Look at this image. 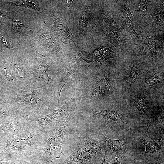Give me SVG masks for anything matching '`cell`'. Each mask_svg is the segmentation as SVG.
Instances as JSON below:
<instances>
[{
    "mask_svg": "<svg viewBox=\"0 0 164 164\" xmlns=\"http://www.w3.org/2000/svg\"><path fill=\"white\" fill-rule=\"evenodd\" d=\"M24 131L6 140L5 152L11 158H20L41 154L45 142L43 131L29 121Z\"/></svg>",
    "mask_w": 164,
    "mask_h": 164,
    "instance_id": "6da1fadb",
    "label": "cell"
},
{
    "mask_svg": "<svg viewBox=\"0 0 164 164\" xmlns=\"http://www.w3.org/2000/svg\"><path fill=\"white\" fill-rule=\"evenodd\" d=\"M94 113L98 126L116 137L126 135L133 131L132 121L120 109L104 107L97 109Z\"/></svg>",
    "mask_w": 164,
    "mask_h": 164,
    "instance_id": "7a4b0ae2",
    "label": "cell"
},
{
    "mask_svg": "<svg viewBox=\"0 0 164 164\" xmlns=\"http://www.w3.org/2000/svg\"><path fill=\"white\" fill-rule=\"evenodd\" d=\"M100 143L87 136L78 143L73 152L63 164H96L100 160Z\"/></svg>",
    "mask_w": 164,
    "mask_h": 164,
    "instance_id": "3957f363",
    "label": "cell"
},
{
    "mask_svg": "<svg viewBox=\"0 0 164 164\" xmlns=\"http://www.w3.org/2000/svg\"><path fill=\"white\" fill-rule=\"evenodd\" d=\"M38 89H32L24 94L19 89L16 98L11 97V106L26 118L38 114L46 106L45 101L39 97Z\"/></svg>",
    "mask_w": 164,
    "mask_h": 164,
    "instance_id": "277c9868",
    "label": "cell"
},
{
    "mask_svg": "<svg viewBox=\"0 0 164 164\" xmlns=\"http://www.w3.org/2000/svg\"><path fill=\"white\" fill-rule=\"evenodd\" d=\"M104 16L102 30L105 39L119 51H124L130 44L124 30L111 15L106 13Z\"/></svg>",
    "mask_w": 164,
    "mask_h": 164,
    "instance_id": "5b68a950",
    "label": "cell"
},
{
    "mask_svg": "<svg viewBox=\"0 0 164 164\" xmlns=\"http://www.w3.org/2000/svg\"><path fill=\"white\" fill-rule=\"evenodd\" d=\"M156 33L155 31L142 33L139 53L158 60L163 57L164 34Z\"/></svg>",
    "mask_w": 164,
    "mask_h": 164,
    "instance_id": "8992f818",
    "label": "cell"
},
{
    "mask_svg": "<svg viewBox=\"0 0 164 164\" xmlns=\"http://www.w3.org/2000/svg\"><path fill=\"white\" fill-rule=\"evenodd\" d=\"M116 20L124 30L128 32L134 44H138L141 41V38L135 31L133 16L127 1H116Z\"/></svg>",
    "mask_w": 164,
    "mask_h": 164,
    "instance_id": "52a82bcc",
    "label": "cell"
},
{
    "mask_svg": "<svg viewBox=\"0 0 164 164\" xmlns=\"http://www.w3.org/2000/svg\"><path fill=\"white\" fill-rule=\"evenodd\" d=\"M28 118L19 113L13 115L0 122V133L6 139L15 138L23 132L28 123Z\"/></svg>",
    "mask_w": 164,
    "mask_h": 164,
    "instance_id": "ba28073f",
    "label": "cell"
},
{
    "mask_svg": "<svg viewBox=\"0 0 164 164\" xmlns=\"http://www.w3.org/2000/svg\"><path fill=\"white\" fill-rule=\"evenodd\" d=\"M140 141L145 146V151L136 158L135 160L146 163H163V142L157 143L154 140L148 141L142 138Z\"/></svg>",
    "mask_w": 164,
    "mask_h": 164,
    "instance_id": "9c48e42d",
    "label": "cell"
},
{
    "mask_svg": "<svg viewBox=\"0 0 164 164\" xmlns=\"http://www.w3.org/2000/svg\"><path fill=\"white\" fill-rule=\"evenodd\" d=\"M32 46L36 53V67L33 72H30L29 81L27 86L31 85L38 81L43 82L48 85L53 84V80L48 74V69L51 65L50 60L46 56L40 54Z\"/></svg>",
    "mask_w": 164,
    "mask_h": 164,
    "instance_id": "30bf717a",
    "label": "cell"
},
{
    "mask_svg": "<svg viewBox=\"0 0 164 164\" xmlns=\"http://www.w3.org/2000/svg\"><path fill=\"white\" fill-rule=\"evenodd\" d=\"M43 135L46 144L41 154L44 156L47 162H51L63 155L61 149L62 143L54 136L52 131L46 134L44 131Z\"/></svg>",
    "mask_w": 164,
    "mask_h": 164,
    "instance_id": "8fae6325",
    "label": "cell"
},
{
    "mask_svg": "<svg viewBox=\"0 0 164 164\" xmlns=\"http://www.w3.org/2000/svg\"><path fill=\"white\" fill-rule=\"evenodd\" d=\"M126 136L124 135L121 139L115 140L108 138L101 134L99 137V142L102 145L103 149L111 155L124 158L127 155Z\"/></svg>",
    "mask_w": 164,
    "mask_h": 164,
    "instance_id": "7c38bea8",
    "label": "cell"
},
{
    "mask_svg": "<svg viewBox=\"0 0 164 164\" xmlns=\"http://www.w3.org/2000/svg\"><path fill=\"white\" fill-rule=\"evenodd\" d=\"M66 112V107L63 106L44 117L38 119L28 118V120L31 123L44 131L45 128L48 124L53 121H58L65 115Z\"/></svg>",
    "mask_w": 164,
    "mask_h": 164,
    "instance_id": "4fadbf2b",
    "label": "cell"
},
{
    "mask_svg": "<svg viewBox=\"0 0 164 164\" xmlns=\"http://www.w3.org/2000/svg\"><path fill=\"white\" fill-rule=\"evenodd\" d=\"M129 1L131 6L132 5L133 12L137 16L138 19L139 18V20L140 19L143 22L149 20L150 17L148 7V6L152 4L151 1L132 0Z\"/></svg>",
    "mask_w": 164,
    "mask_h": 164,
    "instance_id": "5bb4252c",
    "label": "cell"
},
{
    "mask_svg": "<svg viewBox=\"0 0 164 164\" xmlns=\"http://www.w3.org/2000/svg\"><path fill=\"white\" fill-rule=\"evenodd\" d=\"M152 6L149 14L152 18L153 26L161 31L164 32V4L159 3Z\"/></svg>",
    "mask_w": 164,
    "mask_h": 164,
    "instance_id": "9a60e30c",
    "label": "cell"
},
{
    "mask_svg": "<svg viewBox=\"0 0 164 164\" xmlns=\"http://www.w3.org/2000/svg\"><path fill=\"white\" fill-rule=\"evenodd\" d=\"M70 123V119L67 117L61 118L54 125L52 131L56 138L61 143L65 142L66 134Z\"/></svg>",
    "mask_w": 164,
    "mask_h": 164,
    "instance_id": "2e32d148",
    "label": "cell"
},
{
    "mask_svg": "<svg viewBox=\"0 0 164 164\" xmlns=\"http://www.w3.org/2000/svg\"><path fill=\"white\" fill-rule=\"evenodd\" d=\"M132 108L134 112L138 117L143 118L148 113L149 105L145 97L140 95L134 100Z\"/></svg>",
    "mask_w": 164,
    "mask_h": 164,
    "instance_id": "e0dca14e",
    "label": "cell"
},
{
    "mask_svg": "<svg viewBox=\"0 0 164 164\" xmlns=\"http://www.w3.org/2000/svg\"><path fill=\"white\" fill-rule=\"evenodd\" d=\"M54 28L55 32L63 40L68 42L71 39L72 34L63 20L60 19L56 20L54 23Z\"/></svg>",
    "mask_w": 164,
    "mask_h": 164,
    "instance_id": "ac0fdd59",
    "label": "cell"
},
{
    "mask_svg": "<svg viewBox=\"0 0 164 164\" xmlns=\"http://www.w3.org/2000/svg\"><path fill=\"white\" fill-rule=\"evenodd\" d=\"M12 67L18 81L27 82V85L30 79V72H28L20 64L13 62Z\"/></svg>",
    "mask_w": 164,
    "mask_h": 164,
    "instance_id": "d6986e66",
    "label": "cell"
},
{
    "mask_svg": "<svg viewBox=\"0 0 164 164\" xmlns=\"http://www.w3.org/2000/svg\"><path fill=\"white\" fill-rule=\"evenodd\" d=\"M142 69V65L138 62H133L128 66L127 77L128 82L134 83L138 77Z\"/></svg>",
    "mask_w": 164,
    "mask_h": 164,
    "instance_id": "ffe728a7",
    "label": "cell"
},
{
    "mask_svg": "<svg viewBox=\"0 0 164 164\" xmlns=\"http://www.w3.org/2000/svg\"><path fill=\"white\" fill-rule=\"evenodd\" d=\"M40 40L50 49L57 51L58 46L54 39L47 33L43 31L38 33Z\"/></svg>",
    "mask_w": 164,
    "mask_h": 164,
    "instance_id": "44dd1931",
    "label": "cell"
},
{
    "mask_svg": "<svg viewBox=\"0 0 164 164\" xmlns=\"http://www.w3.org/2000/svg\"><path fill=\"white\" fill-rule=\"evenodd\" d=\"M111 88L110 84L106 79L103 78L99 80L96 83L95 92L99 95H102L107 94Z\"/></svg>",
    "mask_w": 164,
    "mask_h": 164,
    "instance_id": "7402d4cb",
    "label": "cell"
},
{
    "mask_svg": "<svg viewBox=\"0 0 164 164\" xmlns=\"http://www.w3.org/2000/svg\"><path fill=\"white\" fill-rule=\"evenodd\" d=\"M146 83L150 86H154L159 82L160 78L157 75L150 74L145 79Z\"/></svg>",
    "mask_w": 164,
    "mask_h": 164,
    "instance_id": "603a6c76",
    "label": "cell"
},
{
    "mask_svg": "<svg viewBox=\"0 0 164 164\" xmlns=\"http://www.w3.org/2000/svg\"><path fill=\"white\" fill-rule=\"evenodd\" d=\"M22 6L26 8H32L35 10L38 9L37 6L35 3L29 1H20L13 2V5Z\"/></svg>",
    "mask_w": 164,
    "mask_h": 164,
    "instance_id": "cb8c5ba5",
    "label": "cell"
},
{
    "mask_svg": "<svg viewBox=\"0 0 164 164\" xmlns=\"http://www.w3.org/2000/svg\"><path fill=\"white\" fill-rule=\"evenodd\" d=\"M23 23L21 20L19 19H17L13 20L12 26L14 30L16 31L19 32L22 28Z\"/></svg>",
    "mask_w": 164,
    "mask_h": 164,
    "instance_id": "d4e9b609",
    "label": "cell"
},
{
    "mask_svg": "<svg viewBox=\"0 0 164 164\" xmlns=\"http://www.w3.org/2000/svg\"><path fill=\"white\" fill-rule=\"evenodd\" d=\"M111 159V155L108 152L105 151L101 164H110Z\"/></svg>",
    "mask_w": 164,
    "mask_h": 164,
    "instance_id": "484cf974",
    "label": "cell"
},
{
    "mask_svg": "<svg viewBox=\"0 0 164 164\" xmlns=\"http://www.w3.org/2000/svg\"><path fill=\"white\" fill-rule=\"evenodd\" d=\"M0 39L3 44L7 47L9 48H12V43L8 39L0 35Z\"/></svg>",
    "mask_w": 164,
    "mask_h": 164,
    "instance_id": "4316f807",
    "label": "cell"
},
{
    "mask_svg": "<svg viewBox=\"0 0 164 164\" xmlns=\"http://www.w3.org/2000/svg\"><path fill=\"white\" fill-rule=\"evenodd\" d=\"M111 159L110 162V164H120V162L119 160V157L115 155H111Z\"/></svg>",
    "mask_w": 164,
    "mask_h": 164,
    "instance_id": "83f0119b",
    "label": "cell"
},
{
    "mask_svg": "<svg viewBox=\"0 0 164 164\" xmlns=\"http://www.w3.org/2000/svg\"><path fill=\"white\" fill-rule=\"evenodd\" d=\"M15 162L10 160H5L0 157V164H14Z\"/></svg>",
    "mask_w": 164,
    "mask_h": 164,
    "instance_id": "f1b7e54d",
    "label": "cell"
},
{
    "mask_svg": "<svg viewBox=\"0 0 164 164\" xmlns=\"http://www.w3.org/2000/svg\"><path fill=\"white\" fill-rule=\"evenodd\" d=\"M8 13L0 10V19L2 18H6L7 17Z\"/></svg>",
    "mask_w": 164,
    "mask_h": 164,
    "instance_id": "f546056e",
    "label": "cell"
},
{
    "mask_svg": "<svg viewBox=\"0 0 164 164\" xmlns=\"http://www.w3.org/2000/svg\"><path fill=\"white\" fill-rule=\"evenodd\" d=\"M14 164H26L25 163H24V162H15Z\"/></svg>",
    "mask_w": 164,
    "mask_h": 164,
    "instance_id": "4dcf8cb0",
    "label": "cell"
}]
</instances>
